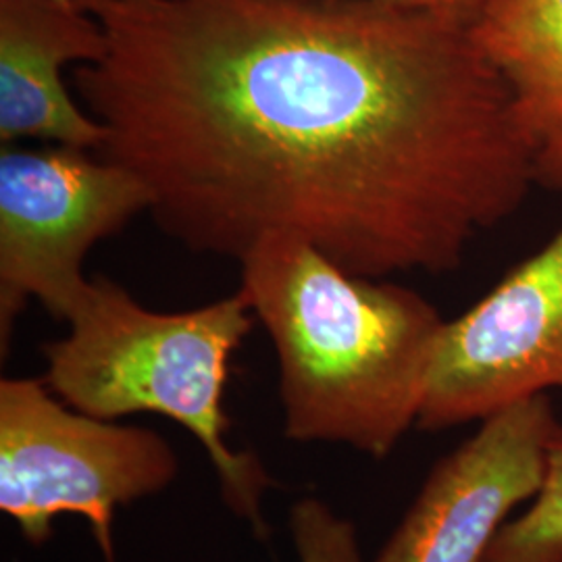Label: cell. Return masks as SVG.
<instances>
[{
	"label": "cell",
	"mask_w": 562,
	"mask_h": 562,
	"mask_svg": "<svg viewBox=\"0 0 562 562\" xmlns=\"http://www.w3.org/2000/svg\"><path fill=\"white\" fill-rule=\"evenodd\" d=\"M562 423L548 394L483 419L438 462L375 562H483L510 515L542 487Z\"/></svg>",
	"instance_id": "52a82bcc"
},
{
	"label": "cell",
	"mask_w": 562,
	"mask_h": 562,
	"mask_svg": "<svg viewBox=\"0 0 562 562\" xmlns=\"http://www.w3.org/2000/svg\"><path fill=\"white\" fill-rule=\"evenodd\" d=\"M67 323L69 334L44 346L46 385L71 408L104 422L155 413L180 423L206 450L223 501L265 536L261 498L271 482L252 454L229 448L223 408L229 359L252 329L240 290L194 311L159 313L99 278Z\"/></svg>",
	"instance_id": "3957f363"
},
{
	"label": "cell",
	"mask_w": 562,
	"mask_h": 562,
	"mask_svg": "<svg viewBox=\"0 0 562 562\" xmlns=\"http://www.w3.org/2000/svg\"><path fill=\"white\" fill-rule=\"evenodd\" d=\"M106 53L76 86L101 153L188 250L269 234L385 280L446 273L538 183L471 27L383 0H78Z\"/></svg>",
	"instance_id": "6da1fadb"
},
{
	"label": "cell",
	"mask_w": 562,
	"mask_h": 562,
	"mask_svg": "<svg viewBox=\"0 0 562 562\" xmlns=\"http://www.w3.org/2000/svg\"><path fill=\"white\" fill-rule=\"evenodd\" d=\"M290 531L301 562H362L355 525L319 498H302L290 510Z\"/></svg>",
	"instance_id": "8fae6325"
},
{
	"label": "cell",
	"mask_w": 562,
	"mask_h": 562,
	"mask_svg": "<svg viewBox=\"0 0 562 562\" xmlns=\"http://www.w3.org/2000/svg\"><path fill=\"white\" fill-rule=\"evenodd\" d=\"M483 562H562V425L548 448L540 492L504 525Z\"/></svg>",
	"instance_id": "30bf717a"
},
{
	"label": "cell",
	"mask_w": 562,
	"mask_h": 562,
	"mask_svg": "<svg viewBox=\"0 0 562 562\" xmlns=\"http://www.w3.org/2000/svg\"><path fill=\"white\" fill-rule=\"evenodd\" d=\"M471 34L508 90L538 183L562 190V0H496Z\"/></svg>",
	"instance_id": "9c48e42d"
},
{
	"label": "cell",
	"mask_w": 562,
	"mask_h": 562,
	"mask_svg": "<svg viewBox=\"0 0 562 562\" xmlns=\"http://www.w3.org/2000/svg\"><path fill=\"white\" fill-rule=\"evenodd\" d=\"M106 53L101 21L78 0H0V140L101 150L106 132L71 99L63 67Z\"/></svg>",
	"instance_id": "ba28073f"
},
{
	"label": "cell",
	"mask_w": 562,
	"mask_h": 562,
	"mask_svg": "<svg viewBox=\"0 0 562 562\" xmlns=\"http://www.w3.org/2000/svg\"><path fill=\"white\" fill-rule=\"evenodd\" d=\"M562 392V227L490 294L443 322L417 425L442 431Z\"/></svg>",
	"instance_id": "8992f818"
},
{
	"label": "cell",
	"mask_w": 562,
	"mask_h": 562,
	"mask_svg": "<svg viewBox=\"0 0 562 562\" xmlns=\"http://www.w3.org/2000/svg\"><path fill=\"white\" fill-rule=\"evenodd\" d=\"M241 296L280 362L285 436L387 457L419 422L443 319L411 288L269 234L240 259Z\"/></svg>",
	"instance_id": "7a4b0ae2"
},
{
	"label": "cell",
	"mask_w": 562,
	"mask_h": 562,
	"mask_svg": "<svg viewBox=\"0 0 562 562\" xmlns=\"http://www.w3.org/2000/svg\"><path fill=\"white\" fill-rule=\"evenodd\" d=\"M176 475L178 457L159 434L80 413L41 380L0 382V510L30 542H46L60 515L106 531L117 506Z\"/></svg>",
	"instance_id": "277c9868"
},
{
	"label": "cell",
	"mask_w": 562,
	"mask_h": 562,
	"mask_svg": "<svg viewBox=\"0 0 562 562\" xmlns=\"http://www.w3.org/2000/svg\"><path fill=\"white\" fill-rule=\"evenodd\" d=\"M383 2L408 9V11L440 15V18L459 21L467 27H473L496 0H383Z\"/></svg>",
	"instance_id": "7c38bea8"
},
{
	"label": "cell",
	"mask_w": 562,
	"mask_h": 562,
	"mask_svg": "<svg viewBox=\"0 0 562 562\" xmlns=\"http://www.w3.org/2000/svg\"><path fill=\"white\" fill-rule=\"evenodd\" d=\"M150 196L120 162L74 146L0 153V344H11L15 319L30 299L67 322L90 280L88 250L117 234Z\"/></svg>",
	"instance_id": "5b68a950"
}]
</instances>
